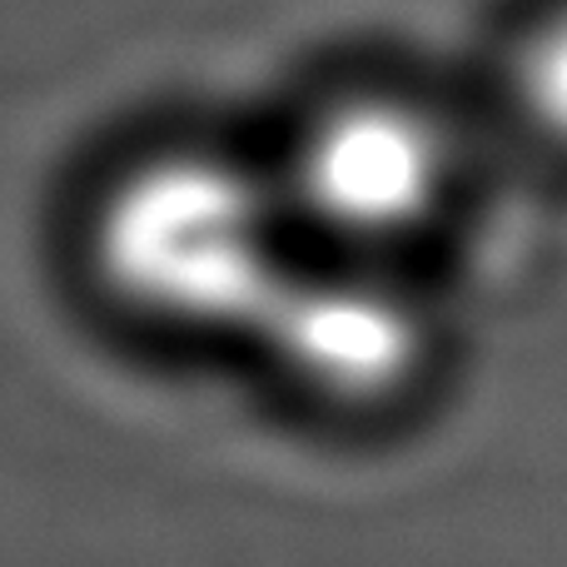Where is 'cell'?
I'll use <instances>...</instances> for the list:
<instances>
[{"label":"cell","mask_w":567,"mask_h":567,"mask_svg":"<svg viewBox=\"0 0 567 567\" xmlns=\"http://www.w3.org/2000/svg\"><path fill=\"white\" fill-rule=\"evenodd\" d=\"M90 269L110 303L169 333H255L303 245L279 175L225 150L130 159L90 209Z\"/></svg>","instance_id":"obj_1"},{"label":"cell","mask_w":567,"mask_h":567,"mask_svg":"<svg viewBox=\"0 0 567 567\" xmlns=\"http://www.w3.org/2000/svg\"><path fill=\"white\" fill-rule=\"evenodd\" d=\"M275 175L309 249L399 265L458 189V140L403 90H353L299 130Z\"/></svg>","instance_id":"obj_2"},{"label":"cell","mask_w":567,"mask_h":567,"mask_svg":"<svg viewBox=\"0 0 567 567\" xmlns=\"http://www.w3.org/2000/svg\"><path fill=\"white\" fill-rule=\"evenodd\" d=\"M299 393L329 409H393L439 349L433 309L399 265L303 249L249 333Z\"/></svg>","instance_id":"obj_3"},{"label":"cell","mask_w":567,"mask_h":567,"mask_svg":"<svg viewBox=\"0 0 567 567\" xmlns=\"http://www.w3.org/2000/svg\"><path fill=\"white\" fill-rule=\"evenodd\" d=\"M513 95L548 145L567 150V6L548 10L513 55Z\"/></svg>","instance_id":"obj_4"}]
</instances>
